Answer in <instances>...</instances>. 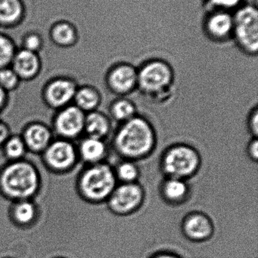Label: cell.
I'll use <instances>...</instances> for the list:
<instances>
[{
	"label": "cell",
	"instance_id": "5",
	"mask_svg": "<svg viewBox=\"0 0 258 258\" xmlns=\"http://www.w3.org/2000/svg\"><path fill=\"white\" fill-rule=\"evenodd\" d=\"M202 165L198 149L187 143H174L167 147L159 159V169L164 177L190 180Z\"/></svg>",
	"mask_w": 258,
	"mask_h": 258
},
{
	"label": "cell",
	"instance_id": "30",
	"mask_svg": "<svg viewBox=\"0 0 258 258\" xmlns=\"http://www.w3.org/2000/svg\"><path fill=\"white\" fill-rule=\"evenodd\" d=\"M247 129L251 138L258 137V107L254 106L251 109L247 117Z\"/></svg>",
	"mask_w": 258,
	"mask_h": 258
},
{
	"label": "cell",
	"instance_id": "32",
	"mask_svg": "<svg viewBox=\"0 0 258 258\" xmlns=\"http://www.w3.org/2000/svg\"><path fill=\"white\" fill-rule=\"evenodd\" d=\"M11 135L12 132L9 124L0 117V149Z\"/></svg>",
	"mask_w": 258,
	"mask_h": 258
},
{
	"label": "cell",
	"instance_id": "21",
	"mask_svg": "<svg viewBox=\"0 0 258 258\" xmlns=\"http://www.w3.org/2000/svg\"><path fill=\"white\" fill-rule=\"evenodd\" d=\"M25 13L21 0H0V27H12L22 21Z\"/></svg>",
	"mask_w": 258,
	"mask_h": 258
},
{
	"label": "cell",
	"instance_id": "34",
	"mask_svg": "<svg viewBox=\"0 0 258 258\" xmlns=\"http://www.w3.org/2000/svg\"><path fill=\"white\" fill-rule=\"evenodd\" d=\"M149 258H182L178 254L171 251H160L153 254Z\"/></svg>",
	"mask_w": 258,
	"mask_h": 258
},
{
	"label": "cell",
	"instance_id": "23",
	"mask_svg": "<svg viewBox=\"0 0 258 258\" xmlns=\"http://www.w3.org/2000/svg\"><path fill=\"white\" fill-rule=\"evenodd\" d=\"M51 41L58 46L68 48L77 43L78 34L76 27L68 21L56 23L50 30Z\"/></svg>",
	"mask_w": 258,
	"mask_h": 258
},
{
	"label": "cell",
	"instance_id": "7",
	"mask_svg": "<svg viewBox=\"0 0 258 258\" xmlns=\"http://www.w3.org/2000/svg\"><path fill=\"white\" fill-rule=\"evenodd\" d=\"M40 157L49 172L60 175L71 173L80 162L77 144L63 138H54Z\"/></svg>",
	"mask_w": 258,
	"mask_h": 258
},
{
	"label": "cell",
	"instance_id": "13",
	"mask_svg": "<svg viewBox=\"0 0 258 258\" xmlns=\"http://www.w3.org/2000/svg\"><path fill=\"white\" fill-rule=\"evenodd\" d=\"M20 135L28 153L39 156L55 138L51 127L40 121H32L26 124Z\"/></svg>",
	"mask_w": 258,
	"mask_h": 258
},
{
	"label": "cell",
	"instance_id": "9",
	"mask_svg": "<svg viewBox=\"0 0 258 258\" xmlns=\"http://www.w3.org/2000/svg\"><path fill=\"white\" fill-rule=\"evenodd\" d=\"M79 85L72 77L58 76L46 82L41 97L45 105L51 110H60L73 104Z\"/></svg>",
	"mask_w": 258,
	"mask_h": 258
},
{
	"label": "cell",
	"instance_id": "4",
	"mask_svg": "<svg viewBox=\"0 0 258 258\" xmlns=\"http://www.w3.org/2000/svg\"><path fill=\"white\" fill-rule=\"evenodd\" d=\"M118 183L113 166L107 162L85 165L77 174L76 192L86 204L99 206L106 203Z\"/></svg>",
	"mask_w": 258,
	"mask_h": 258
},
{
	"label": "cell",
	"instance_id": "20",
	"mask_svg": "<svg viewBox=\"0 0 258 258\" xmlns=\"http://www.w3.org/2000/svg\"><path fill=\"white\" fill-rule=\"evenodd\" d=\"M102 101L100 91L91 85L79 86L74 96L73 104L85 113L98 110Z\"/></svg>",
	"mask_w": 258,
	"mask_h": 258
},
{
	"label": "cell",
	"instance_id": "6",
	"mask_svg": "<svg viewBox=\"0 0 258 258\" xmlns=\"http://www.w3.org/2000/svg\"><path fill=\"white\" fill-rule=\"evenodd\" d=\"M233 41L243 54L251 57L258 52V11L256 5L245 3L233 12Z\"/></svg>",
	"mask_w": 258,
	"mask_h": 258
},
{
	"label": "cell",
	"instance_id": "29",
	"mask_svg": "<svg viewBox=\"0 0 258 258\" xmlns=\"http://www.w3.org/2000/svg\"><path fill=\"white\" fill-rule=\"evenodd\" d=\"M43 40L42 36L37 33H29L23 39V47L27 51L38 53L42 49Z\"/></svg>",
	"mask_w": 258,
	"mask_h": 258
},
{
	"label": "cell",
	"instance_id": "3",
	"mask_svg": "<svg viewBox=\"0 0 258 258\" xmlns=\"http://www.w3.org/2000/svg\"><path fill=\"white\" fill-rule=\"evenodd\" d=\"M138 71V91L157 104H165L175 93V72L163 58L151 57L142 62Z\"/></svg>",
	"mask_w": 258,
	"mask_h": 258
},
{
	"label": "cell",
	"instance_id": "1",
	"mask_svg": "<svg viewBox=\"0 0 258 258\" xmlns=\"http://www.w3.org/2000/svg\"><path fill=\"white\" fill-rule=\"evenodd\" d=\"M157 144L156 128L146 117L139 114L119 124L112 140V148L121 159L136 162L150 157Z\"/></svg>",
	"mask_w": 258,
	"mask_h": 258
},
{
	"label": "cell",
	"instance_id": "14",
	"mask_svg": "<svg viewBox=\"0 0 258 258\" xmlns=\"http://www.w3.org/2000/svg\"><path fill=\"white\" fill-rule=\"evenodd\" d=\"M181 229L188 239L192 242H201L212 238L215 232V225L207 214L195 211L184 217Z\"/></svg>",
	"mask_w": 258,
	"mask_h": 258
},
{
	"label": "cell",
	"instance_id": "31",
	"mask_svg": "<svg viewBox=\"0 0 258 258\" xmlns=\"http://www.w3.org/2000/svg\"><path fill=\"white\" fill-rule=\"evenodd\" d=\"M246 155L251 162L257 163L258 161V139L251 138L246 146Z\"/></svg>",
	"mask_w": 258,
	"mask_h": 258
},
{
	"label": "cell",
	"instance_id": "18",
	"mask_svg": "<svg viewBox=\"0 0 258 258\" xmlns=\"http://www.w3.org/2000/svg\"><path fill=\"white\" fill-rule=\"evenodd\" d=\"M9 216L12 221L20 227L33 225L39 219L41 206L36 200H24L12 202L9 204Z\"/></svg>",
	"mask_w": 258,
	"mask_h": 258
},
{
	"label": "cell",
	"instance_id": "25",
	"mask_svg": "<svg viewBox=\"0 0 258 258\" xmlns=\"http://www.w3.org/2000/svg\"><path fill=\"white\" fill-rule=\"evenodd\" d=\"M114 172L118 183H132L139 182L141 171L134 161L121 159L115 166Z\"/></svg>",
	"mask_w": 258,
	"mask_h": 258
},
{
	"label": "cell",
	"instance_id": "11",
	"mask_svg": "<svg viewBox=\"0 0 258 258\" xmlns=\"http://www.w3.org/2000/svg\"><path fill=\"white\" fill-rule=\"evenodd\" d=\"M86 113L70 104L56 110L51 120V130L57 138L74 141L84 135Z\"/></svg>",
	"mask_w": 258,
	"mask_h": 258
},
{
	"label": "cell",
	"instance_id": "2",
	"mask_svg": "<svg viewBox=\"0 0 258 258\" xmlns=\"http://www.w3.org/2000/svg\"><path fill=\"white\" fill-rule=\"evenodd\" d=\"M42 184L39 168L28 159L6 162L0 167V197L9 203L36 200Z\"/></svg>",
	"mask_w": 258,
	"mask_h": 258
},
{
	"label": "cell",
	"instance_id": "17",
	"mask_svg": "<svg viewBox=\"0 0 258 258\" xmlns=\"http://www.w3.org/2000/svg\"><path fill=\"white\" fill-rule=\"evenodd\" d=\"M77 147L80 162H83L85 165L106 162L109 147L106 140L84 136Z\"/></svg>",
	"mask_w": 258,
	"mask_h": 258
},
{
	"label": "cell",
	"instance_id": "33",
	"mask_svg": "<svg viewBox=\"0 0 258 258\" xmlns=\"http://www.w3.org/2000/svg\"><path fill=\"white\" fill-rule=\"evenodd\" d=\"M9 93H7L6 91L3 90V89L0 87V113L4 111L5 109L6 108L8 104H9Z\"/></svg>",
	"mask_w": 258,
	"mask_h": 258
},
{
	"label": "cell",
	"instance_id": "15",
	"mask_svg": "<svg viewBox=\"0 0 258 258\" xmlns=\"http://www.w3.org/2000/svg\"><path fill=\"white\" fill-rule=\"evenodd\" d=\"M10 67L21 82H30L40 74L42 61L38 53L21 48L17 50Z\"/></svg>",
	"mask_w": 258,
	"mask_h": 258
},
{
	"label": "cell",
	"instance_id": "28",
	"mask_svg": "<svg viewBox=\"0 0 258 258\" xmlns=\"http://www.w3.org/2000/svg\"><path fill=\"white\" fill-rule=\"evenodd\" d=\"M246 3V0H203L205 11L223 10L234 12Z\"/></svg>",
	"mask_w": 258,
	"mask_h": 258
},
{
	"label": "cell",
	"instance_id": "10",
	"mask_svg": "<svg viewBox=\"0 0 258 258\" xmlns=\"http://www.w3.org/2000/svg\"><path fill=\"white\" fill-rule=\"evenodd\" d=\"M106 89L117 97H127L138 89L137 68L126 61L117 62L105 76Z\"/></svg>",
	"mask_w": 258,
	"mask_h": 258
},
{
	"label": "cell",
	"instance_id": "27",
	"mask_svg": "<svg viewBox=\"0 0 258 258\" xmlns=\"http://www.w3.org/2000/svg\"><path fill=\"white\" fill-rule=\"evenodd\" d=\"M21 83L19 77L11 67L0 69V87L7 93L15 92Z\"/></svg>",
	"mask_w": 258,
	"mask_h": 258
},
{
	"label": "cell",
	"instance_id": "26",
	"mask_svg": "<svg viewBox=\"0 0 258 258\" xmlns=\"http://www.w3.org/2000/svg\"><path fill=\"white\" fill-rule=\"evenodd\" d=\"M16 51L13 40L6 35L0 33V69L11 66Z\"/></svg>",
	"mask_w": 258,
	"mask_h": 258
},
{
	"label": "cell",
	"instance_id": "19",
	"mask_svg": "<svg viewBox=\"0 0 258 258\" xmlns=\"http://www.w3.org/2000/svg\"><path fill=\"white\" fill-rule=\"evenodd\" d=\"M112 122L109 116L97 110L86 113L84 123L85 136L106 140L112 134Z\"/></svg>",
	"mask_w": 258,
	"mask_h": 258
},
{
	"label": "cell",
	"instance_id": "8",
	"mask_svg": "<svg viewBox=\"0 0 258 258\" xmlns=\"http://www.w3.org/2000/svg\"><path fill=\"white\" fill-rule=\"evenodd\" d=\"M145 189L139 182L118 183L106 201L108 209L118 216H128L139 210L145 203Z\"/></svg>",
	"mask_w": 258,
	"mask_h": 258
},
{
	"label": "cell",
	"instance_id": "16",
	"mask_svg": "<svg viewBox=\"0 0 258 258\" xmlns=\"http://www.w3.org/2000/svg\"><path fill=\"white\" fill-rule=\"evenodd\" d=\"M191 191L188 180L174 177H164L159 186L161 199L171 206L185 204L190 199Z\"/></svg>",
	"mask_w": 258,
	"mask_h": 258
},
{
	"label": "cell",
	"instance_id": "12",
	"mask_svg": "<svg viewBox=\"0 0 258 258\" xmlns=\"http://www.w3.org/2000/svg\"><path fill=\"white\" fill-rule=\"evenodd\" d=\"M233 12L223 10L205 11L201 28L206 38L217 44L233 41Z\"/></svg>",
	"mask_w": 258,
	"mask_h": 258
},
{
	"label": "cell",
	"instance_id": "22",
	"mask_svg": "<svg viewBox=\"0 0 258 258\" xmlns=\"http://www.w3.org/2000/svg\"><path fill=\"white\" fill-rule=\"evenodd\" d=\"M109 117L118 124L130 120L138 115L136 103L127 97H117L109 107Z\"/></svg>",
	"mask_w": 258,
	"mask_h": 258
},
{
	"label": "cell",
	"instance_id": "24",
	"mask_svg": "<svg viewBox=\"0 0 258 258\" xmlns=\"http://www.w3.org/2000/svg\"><path fill=\"white\" fill-rule=\"evenodd\" d=\"M0 150L7 162H15L26 159V155L28 153L21 135L13 134L6 140Z\"/></svg>",
	"mask_w": 258,
	"mask_h": 258
}]
</instances>
